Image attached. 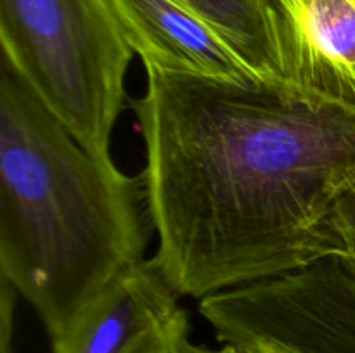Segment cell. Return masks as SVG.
<instances>
[{"label": "cell", "instance_id": "cell-1", "mask_svg": "<svg viewBox=\"0 0 355 353\" xmlns=\"http://www.w3.org/2000/svg\"><path fill=\"white\" fill-rule=\"evenodd\" d=\"M146 69L128 100L146 147L158 251L180 296L203 298L322 262V227L355 179V113L281 82Z\"/></svg>", "mask_w": 355, "mask_h": 353}, {"label": "cell", "instance_id": "cell-2", "mask_svg": "<svg viewBox=\"0 0 355 353\" xmlns=\"http://www.w3.org/2000/svg\"><path fill=\"white\" fill-rule=\"evenodd\" d=\"M153 232L144 173L87 151L0 59V270L51 339L144 262Z\"/></svg>", "mask_w": 355, "mask_h": 353}, {"label": "cell", "instance_id": "cell-3", "mask_svg": "<svg viewBox=\"0 0 355 353\" xmlns=\"http://www.w3.org/2000/svg\"><path fill=\"white\" fill-rule=\"evenodd\" d=\"M2 57L76 141L113 161L134 51L110 0H0Z\"/></svg>", "mask_w": 355, "mask_h": 353}, {"label": "cell", "instance_id": "cell-4", "mask_svg": "<svg viewBox=\"0 0 355 353\" xmlns=\"http://www.w3.org/2000/svg\"><path fill=\"white\" fill-rule=\"evenodd\" d=\"M200 308L239 353H355V275L338 260L211 294Z\"/></svg>", "mask_w": 355, "mask_h": 353}, {"label": "cell", "instance_id": "cell-5", "mask_svg": "<svg viewBox=\"0 0 355 353\" xmlns=\"http://www.w3.org/2000/svg\"><path fill=\"white\" fill-rule=\"evenodd\" d=\"M51 341L52 353H179L189 343V317L151 258L118 277Z\"/></svg>", "mask_w": 355, "mask_h": 353}, {"label": "cell", "instance_id": "cell-6", "mask_svg": "<svg viewBox=\"0 0 355 353\" xmlns=\"http://www.w3.org/2000/svg\"><path fill=\"white\" fill-rule=\"evenodd\" d=\"M281 83L355 113V0H269Z\"/></svg>", "mask_w": 355, "mask_h": 353}, {"label": "cell", "instance_id": "cell-7", "mask_svg": "<svg viewBox=\"0 0 355 353\" xmlns=\"http://www.w3.org/2000/svg\"><path fill=\"white\" fill-rule=\"evenodd\" d=\"M144 68L238 83L266 82L210 24L177 0H110Z\"/></svg>", "mask_w": 355, "mask_h": 353}, {"label": "cell", "instance_id": "cell-8", "mask_svg": "<svg viewBox=\"0 0 355 353\" xmlns=\"http://www.w3.org/2000/svg\"><path fill=\"white\" fill-rule=\"evenodd\" d=\"M210 24L266 82H281L269 0H177Z\"/></svg>", "mask_w": 355, "mask_h": 353}, {"label": "cell", "instance_id": "cell-9", "mask_svg": "<svg viewBox=\"0 0 355 353\" xmlns=\"http://www.w3.org/2000/svg\"><path fill=\"white\" fill-rule=\"evenodd\" d=\"M322 262L338 260L355 275V179L340 192L322 227Z\"/></svg>", "mask_w": 355, "mask_h": 353}, {"label": "cell", "instance_id": "cell-10", "mask_svg": "<svg viewBox=\"0 0 355 353\" xmlns=\"http://www.w3.org/2000/svg\"><path fill=\"white\" fill-rule=\"evenodd\" d=\"M179 353H239L238 350H234L232 346H227L224 345L222 348H207V346H198V345H193V343H187L186 346H184L182 350H180Z\"/></svg>", "mask_w": 355, "mask_h": 353}]
</instances>
